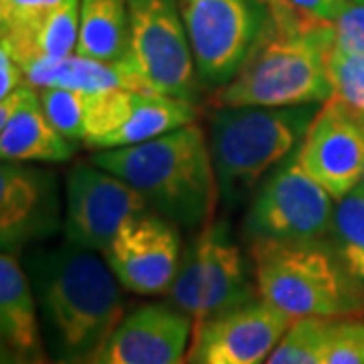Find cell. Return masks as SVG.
<instances>
[{
	"mask_svg": "<svg viewBox=\"0 0 364 364\" xmlns=\"http://www.w3.org/2000/svg\"><path fill=\"white\" fill-rule=\"evenodd\" d=\"M26 273L53 364H93L124 318L122 284L100 253L71 243L31 255Z\"/></svg>",
	"mask_w": 364,
	"mask_h": 364,
	"instance_id": "6da1fadb",
	"label": "cell"
},
{
	"mask_svg": "<svg viewBox=\"0 0 364 364\" xmlns=\"http://www.w3.org/2000/svg\"><path fill=\"white\" fill-rule=\"evenodd\" d=\"M334 26L298 11L294 4L272 9V21L247 61L227 85L208 97L213 107H289L326 104Z\"/></svg>",
	"mask_w": 364,
	"mask_h": 364,
	"instance_id": "7a4b0ae2",
	"label": "cell"
},
{
	"mask_svg": "<svg viewBox=\"0 0 364 364\" xmlns=\"http://www.w3.org/2000/svg\"><path fill=\"white\" fill-rule=\"evenodd\" d=\"M93 164L134 186L150 210L181 229L198 231L221 203L207 134L188 124L150 142L95 150Z\"/></svg>",
	"mask_w": 364,
	"mask_h": 364,
	"instance_id": "3957f363",
	"label": "cell"
},
{
	"mask_svg": "<svg viewBox=\"0 0 364 364\" xmlns=\"http://www.w3.org/2000/svg\"><path fill=\"white\" fill-rule=\"evenodd\" d=\"M320 107H213L208 148L225 207H241L298 150Z\"/></svg>",
	"mask_w": 364,
	"mask_h": 364,
	"instance_id": "277c9868",
	"label": "cell"
},
{
	"mask_svg": "<svg viewBox=\"0 0 364 364\" xmlns=\"http://www.w3.org/2000/svg\"><path fill=\"white\" fill-rule=\"evenodd\" d=\"M249 259L257 296L296 320L364 316V284L328 239L251 241Z\"/></svg>",
	"mask_w": 364,
	"mask_h": 364,
	"instance_id": "5b68a950",
	"label": "cell"
},
{
	"mask_svg": "<svg viewBox=\"0 0 364 364\" xmlns=\"http://www.w3.org/2000/svg\"><path fill=\"white\" fill-rule=\"evenodd\" d=\"M130 45L119 59L134 87L196 104L200 79L178 0H128Z\"/></svg>",
	"mask_w": 364,
	"mask_h": 364,
	"instance_id": "8992f818",
	"label": "cell"
},
{
	"mask_svg": "<svg viewBox=\"0 0 364 364\" xmlns=\"http://www.w3.org/2000/svg\"><path fill=\"white\" fill-rule=\"evenodd\" d=\"M227 223L213 219L200 227L182 251L181 267L170 287L172 306L193 318L195 326L257 298L255 282Z\"/></svg>",
	"mask_w": 364,
	"mask_h": 364,
	"instance_id": "52a82bcc",
	"label": "cell"
},
{
	"mask_svg": "<svg viewBox=\"0 0 364 364\" xmlns=\"http://www.w3.org/2000/svg\"><path fill=\"white\" fill-rule=\"evenodd\" d=\"M196 73L210 93L239 73L272 21L265 0H178Z\"/></svg>",
	"mask_w": 364,
	"mask_h": 364,
	"instance_id": "ba28073f",
	"label": "cell"
},
{
	"mask_svg": "<svg viewBox=\"0 0 364 364\" xmlns=\"http://www.w3.org/2000/svg\"><path fill=\"white\" fill-rule=\"evenodd\" d=\"M336 198L301 166L298 150L251 196L245 237L251 241L328 239Z\"/></svg>",
	"mask_w": 364,
	"mask_h": 364,
	"instance_id": "9c48e42d",
	"label": "cell"
},
{
	"mask_svg": "<svg viewBox=\"0 0 364 364\" xmlns=\"http://www.w3.org/2000/svg\"><path fill=\"white\" fill-rule=\"evenodd\" d=\"M198 116L196 104L162 93L128 87L93 93L83 146L95 152L150 142L195 124Z\"/></svg>",
	"mask_w": 364,
	"mask_h": 364,
	"instance_id": "30bf717a",
	"label": "cell"
},
{
	"mask_svg": "<svg viewBox=\"0 0 364 364\" xmlns=\"http://www.w3.org/2000/svg\"><path fill=\"white\" fill-rule=\"evenodd\" d=\"M65 198V241L95 253L109 247L124 223L150 210L134 186L91 160L69 170Z\"/></svg>",
	"mask_w": 364,
	"mask_h": 364,
	"instance_id": "8fae6325",
	"label": "cell"
},
{
	"mask_svg": "<svg viewBox=\"0 0 364 364\" xmlns=\"http://www.w3.org/2000/svg\"><path fill=\"white\" fill-rule=\"evenodd\" d=\"M181 227L154 210L122 225L104 259L124 289L138 296L168 294L182 259Z\"/></svg>",
	"mask_w": 364,
	"mask_h": 364,
	"instance_id": "7c38bea8",
	"label": "cell"
},
{
	"mask_svg": "<svg viewBox=\"0 0 364 364\" xmlns=\"http://www.w3.org/2000/svg\"><path fill=\"white\" fill-rule=\"evenodd\" d=\"M294 322L257 296L195 326L188 364H265Z\"/></svg>",
	"mask_w": 364,
	"mask_h": 364,
	"instance_id": "4fadbf2b",
	"label": "cell"
},
{
	"mask_svg": "<svg viewBox=\"0 0 364 364\" xmlns=\"http://www.w3.org/2000/svg\"><path fill=\"white\" fill-rule=\"evenodd\" d=\"M301 166L338 200L363 182L364 124L328 100L299 144Z\"/></svg>",
	"mask_w": 364,
	"mask_h": 364,
	"instance_id": "5bb4252c",
	"label": "cell"
},
{
	"mask_svg": "<svg viewBox=\"0 0 364 364\" xmlns=\"http://www.w3.org/2000/svg\"><path fill=\"white\" fill-rule=\"evenodd\" d=\"M195 322L172 304H146L122 318L93 364H188Z\"/></svg>",
	"mask_w": 364,
	"mask_h": 364,
	"instance_id": "9a60e30c",
	"label": "cell"
},
{
	"mask_svg": "<svg viewBox=\"0 0 364 364\" xmlns=\"http://www.w3.org/2000/svg\"><path fill=\"white\" fill-rule=\"evenodd\" d=\"M53 178L25 162L0 168V237L4 251H16L28 239L45 237L57 223Z\"/></svg>",
	"mask_w": 364,
	"mask_h": 364,
	"instance_id": "2e32d148",
	"label": "cell"
},
{
	"mask_svg": "<svg viewBox=\"0 0 364 364\" xmlns=\"http://www.w3.org/2000/svg\"><path fill=\"white\" fill-rule=\"evenodd\" d=\"M2 364H53L41 328L35 289L14 251L0 255Z\"/></svg>",
	"mask_w": 364,
	"mask_h": 364,
	"instance_id": "e0dca14e",
	"label": "cell"
},
{
	"mask_svg": "<svg viewBox=\"0 0 364 364\" xmlns=\"http://www.w3.org/2000/svg\"><path fill=\"white\" fill-rule=\"evenodd\" d=\"M0 156L4 162H67L73 142L49 122L39 91L23 85L0 100Z\"/></svg>",
	"mask_w": 364,
	"mask_h": 364,
	"instance_id": "ac0fdd59",
	"label": "cell"
},
{
	"mask_svg": "<svg viewBox=\"0 0 364 364\" xmlns=\"http://www.w3.org/2000/svg\"><path fill=\"white\" fill-rule=\"evenodd\" d=\"M79 13L81 0H67L37 25L13 35H0V47L11 53L23 69L37 61L69 57L77 47Z\"/></svg>",
	"mask_w": 364,
	"mask_h": 364,
	"instance_id": "d6986e66",
	"label": "cell"
},
{
	"mask_svg": "<svg viewBox=\"0 0 364 364\" xmlns=\"http://www.w3.org/2000/svg\"><path fill=\"white\" fill-rule=\"evenodd\" d=\"M28 85L35 90L43 87H65V90L102 93V91L128 87L136 90L122 63H105L77 53L63 59L37 61L23 69Z\"/></svg>",
	"mask_w": 364,
	"mask_h": 364,
	"instance_id": "ffe728a7",
	"label": "cell"
},
{
	"mask_svg": "<svg viewBox=\"0 0 364 364\" xmlns=\"http://www.w3.org/2000/svg\"><path fill=\"white\" fill-rule=\"evenodd\" d=\"M130 45L128 0H81L75 53L105 63L124 59Z\"/></svg>",
	"mask_w": 364,
	"mask_h": 364,
	"instance_id": "44dd1931",
	"label": "cell"
},
{
	"mask_svg": "<svg viewBox=\"0 0 364 364\" xmlns=\"http://www.w3.org/2000/svg\"><path fill=\"white\" fill-rule=\"evenodd\" d=\"M328 241L344 267L364 284V184L336 200Z\"/></svg>",
	"mask_w": 364,
	"mask_h": 364,
	"instance_id": "7402d4cb",
	"label": "cell"
},
{
	"mask_svg": "<svg viewBox=\"0 0 364 364\" xmlns=\"http://www.w3.org/2000/svg\"><path fill=\"white\" fill-rule=\"evenodd\" d=\"M336 318H298L265 364H326Z\"/></svg>",
	"mask_w": 364,
	"mask_h": 364,
	"instance_id": "603a6c76",
	"label": "cell"
},
{
	"mask_svg": "<svg viewBox=\"0 0 364 364\" xmlns=\"http://www.w3.org/2000/svg\"><path fill=\"white\" fill-rule=\"evenodd\" d=\"M41 105L53 126L65 136L69 142H85L90 124L93 93L65 90V87H43L39 90Z\"/></svg>",
	"mask_w": 364,
	"mask_h": 364,
	"instance_id": "cb8c5ba5",
	"label": "cell"
},
{
	"mask_svg": "<svg viewBox=\"0 0 364 364\" xmlns=\"http://www.w3.org/2000/svg\"><path fill=\"white\" fill-rule=\"evenodd\" d=\"M330 100L364 124V55L334 47L330 55Z\"/></svg>",
	"mask_w": 364,
	"mask_h": 364,
	"instance_id": "d4e9b609",
	"label": "cell"
},
{
	"mask_svg": "<svg viewBox=\"0 0 364 364\" xmlns=\"http://www.w3.org/2000/svg\"><path fill=\"white\" fill-rule=\"evenodd\" d=\"M326 364H364V318H336L326 352Z\"/></svg>",
	"mask_w": 364,
	"mask_h": 364,
	"instance_id": "484cf974",
	"label": "cell"
},
{
	"mask_svg": "<svg viewBox=\"0 0 364 364\" xmlns=\"http://www.w3.org/2000/svg\"><path fill=\"white\" fill-rule=\"evenodd\" d=\"M67 0H0V35L21 33L65 4Z\"/></svg>",
	"mask_w": 364,
	"mask_h": 364,
	"instance_id": "4316f807",
	"label": "cell"
},
{
	"mask_svg": "<svg viewBox=\"0 0 364 364\" xmlns=\"http://www.w3.org/2000/svg\"><path fill=\"white\" fill-rule=\"evenodd\" d=\"M336 47L348 53L364 55V0L344 2L338 16L332 21Z\"/></svg>",
	"mask_w": 364,
	"mask_h": 364,
	"instance_id": "83f0119b",
	"label": "cell"
},
{
	"mask_svg": "<svg viewBox=\"0 0 364 364\" xmlns=\"http://www.w3.org/2000/svg\"><path fill=\"white\" fill-rule=\"evenodd\" d=\"M26 85L25 71L13 59V55L0 47V100L9 97L11 93Z\"/></svg>",
	"mask_w": 364,
	"mask_h": 364,
	"instance_id": "f1b7e54d",
	"label": "cell"
},
{
	"mask_svg": "<svg viewBox=\"0 0 364 364\" xmlns=\"http://www.w3.org/2000/svg\"><path fill=\"white\" fill-rule=\"evenodd\" d=\"M287 2L294 4L301 13L332 23L338 16L346 0H287Z\"/></svg>",
	"mask_w": 364,
	"mask_h": 364,
	"instance_id": "f546056e",
	"label": "cell"
},
{
	"mask_svg": "<svg viewBox=\"0 0 364 364\" xmlns=\"http://www.w3.org/2000/svg\"><path fill=\"white\" fill-rule=\"evenodd\" d=\"M272 9H275V6H282V4H286L287 0H265Z\"/></svg>",
	"mask_w": 364,
	"mask_h": 364,
	"instance_id": "4dcf8cb0",
	"label": "cell"
},
{
	"mask_svg": "<svg viewBox=\"0 0 364 364\" xmlns=\"http://www.w3.org/2000/svg\"><path fill=\"white\" fill-rule=\"evenodd\" d=\"M348 2H363V0H348Z\"/></svg>",
	"mask_w": 364,
	"mask_h": 364,
	"instance_id": "1f68e13d",
	"label": "cell"
},
{
	"mask_svg": "<svg viewBox=\"0 0 364 364\" xmlns=\"http://www.w3.org/2000/svg\"><path fill=\"white\" fill-rule=\"evenodd\" d=\"M360 184H364V174H363V182H360Z\"/></svg>",
	"mask_w": 364,
	"mask_h": 364,
	"instance_id": "d6a6232c",
	"label": "cell"
}]
</instances>
